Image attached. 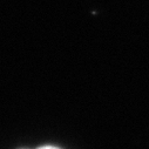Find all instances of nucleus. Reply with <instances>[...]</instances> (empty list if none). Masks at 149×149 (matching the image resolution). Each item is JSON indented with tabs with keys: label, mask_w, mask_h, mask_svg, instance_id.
<instances>
[{
	"label": "nucleus",
	"mask_w": 149,
	"mask_h": 149,
	"mask_svg": "<svg viewBox=\"0 0 149 149\" xmlns=\"http://www.w3.org/2000/svg\"><path fill=\"white\" fill-rule=\"evenodd\" d=\"M39 149H58V148H54V147H42V148H39Z\"/></svg>",
	"instance_id": "obj_1"
}]
</instances>
